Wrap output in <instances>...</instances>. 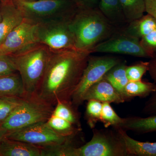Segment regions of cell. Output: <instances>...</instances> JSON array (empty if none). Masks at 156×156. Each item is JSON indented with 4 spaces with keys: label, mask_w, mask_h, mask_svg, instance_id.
<instances>
[{
    "label": "cell",
    "mask_w": 156,
    "mask_h": 156,
    "mask_svg": "<svg viewBox=\"0 0 156 156\" xmlns=\"http://www.w3.org/2000/svg\"><path fill=\"white\" fill-rule=\"evenodd\" d=\"M91 53L89 50L75 48L51 50L36 96L54 107L58 101L72 102Z\"/></svg>",
    "instance_id": "1"
},
{
    "label": "cell",
    "mask_w": 156,
    "mask_h": 156,
    "mask_svg": "<svg viewBox=\"0 0 156 156\" xmlns=\"http://www.w3.org/2000/svg\"><path fill=\"white\" fill-rule=\"evenodd\" d=\"M69 25L75 37V48L91 52L95 46L119 30L97 8L77 5L70 18Z\"/></svg>",
    "instance_id": "2"
},
{
    "label": "cell",
    "mask_w": 156,
    "mask_h": 156,
    "mask_svg": "<svg viewBox=\"0 0 156 156\" xmlns=\"http://www.w3.org/2000/svg\"><path fill=\"white\" fill-rule=\"evenodd\" d=\"M51 50L37 43L10 55L22 80L26 97L36 95L44 76Z\"/></svg>",
    "instance_id": "3"
},
{
    "label": "cell",
    "mask_w": 156,
    "mask_h": 156,
    "mask_svg": "<svg viewBox=\"0 0 156 156\" xmlns=\"http://www.w3.org/2000/svg\"><path fill=\"white\" fill-rule=\"evenodd\" d=\"M112 128H93L91 140L79 147L70 148L67 156H128L124 139Z\"/></svg>",
    "instance_id": "4"
},
{
    "label": "cell",
    "mask_w": 156,
    "mask_h": 156,
    "mask_svg": "<svg viewBox=\"0 0 156 156\" xmlns=\"http://www.w3.org/2000/svg\"><path fill=\"white\" fill-rule=\"evenodd\" d=\"M23 18L40 23L71 17L77 5L73 0H13Z\"/></svg>",
    "instance_id": "5"
},
{
    "label": "cell",
    "mask_w": 156,
    "mask_h": 156,
    "mask_svg": "<svg viewBox=\"0 0 156 156\" xmlns=\"http://www.w3.org/2000/svg\"><path fill=\"white\" fill-rule=\"evenodd\" d=\"M53 105L40 100L35 95L23 98L0 128L7 132L36 123L47 122L53 114Z\"/></svg>",
    "instance_id": "6"
},
{
    "label": "cell",
    "mask_w": 156,
    "mask_h": 156,
    "mask_svg": "<svg viewBox=\"0 0 156 156\" xmlns=\"http://www.w3.org/2000/svg\"><path fill=\"white\" fill-rule=\"evenodd\" d=\"M80 135L70 136H61L53 131L47 122H44L8 132L5 136L44 148L78 141Z\"/></svg>",
    "instance_id": "7"
},
{
    "label": "cell",
    "mask_w": 156,
    "mask_h": 156,
    "mask_svg": "<svg viewBox=\"0 0 156 156\" xmlns=\"http://www.w3.org/2000/svg\"><path fill=\"white\" fill-rule=\"evenodd\" d=\"M70 17L37 23L38 43L45 45L51 50L75 48V37L69 25Z\"/></svg>",
    "instance_id": "8"
},
{
    "label": "cell",
    "mask_w": 156,
    "mask_h": 156,
    "mask_svg": "<svg viewBox=\"0 0 156 156\" xmlns=\"http://www.w3.org/2000/svg\"><path fill=\"white\" fill-rule=\"evenodd\" d=\"M122 60L112 56H89L87 66L75 92L72 102L76 107L80 106L87 90L93 84L102 79L107 73Z\"/></svg>",
    "instance_id": "9"
},
{
    "label": "cell",
    "mask_w": 156,
    "mask_h": 156,
    "mask_svg": "<svg viewBox=\"0 0 156 156\" xmlns=\"http://www.w3.org/2000/svg\"><path fill=\"white\" fill-rule=\"evenodd\" d=\"M92 53H114L151 58L137 38L119 30L111 37L95 46Z\"/></svg>",
    "instance_id": "10"
},
{
    "label": "cell",
    "mask_w": 156,
    "mask_h": 156,
    "mask_svg": "<svg viewBox=\"0 0 156 156\" xmlns=\"http://www.w3.org/2000/svg\"><path fill=\"white\" fill-rule=\"evenodd\" d=\"M37 23L24 18L0 44V55H11L38 43Z\"/></svg>",
    "instance_id": "11"
},
{
    "label": "cell",
    "mask_w": 156,
    "mask_h": 156,
    "mask_svg": "<svg viewBox=\"0 0 156 156\" xmlns=\"http://www.w3.org/2000/svg\"><path fill=\"white\" fill-rule=\"evenodd\" d=\"M89 100L110 104L126 102L119 92L104 77L91 86L84 94L83 102Z\"/></svg>",
    "instance_id": "12"
},
{
    "label": "cell",
    "mask_w": 156,
    "mask_h": 156,
    "mask_svg": "<svg viewBox=\"0 0 156 156\" xmlns=\"http://www.w3.org/2000/svg\"><path fill=\"white\" fill-rule=\"evenodd\" d=\"M0 44L12 30L20 24L24 19L22 13L14 5L13 1L0 2Z\"/></svg>",
    "instance_id": "13"
},
{
    "label": "cell",
    "mask_w": 156,
    "mask_h": 156,
    "mask_svg": "<svg viewBox=\"0 0 156 156\" xmlns=\"http://www.w3.org/2000/svg\"><path fill=\"white\" fill-rule=\"evenodd\" d=\"M0 156H41V148L5 136L0 142Z\"/></svg>",
    "instance_id": "14"
},
{
    "label": "cell",
    "mask_w": 156,
    "mask_h": 156,
    "mask_svg": "<svg viewBox=\"0 0 156 156\" xmlns=\"http://www.w3.org/2000/svg\"><path fill=\"white\" fill-rule=\"evenodd\" d=\"M115 128L138 134L156 132V115H151L145 118L132 116L122 118V122Z\"/></svg>",
    "instance_id": "15"
},
{
    "label": "cell",
    "mask_w": 156,
    "mask_h": 156,
    "mask_svg": "<svg viewBox=\"0 0 156 156\" xmlns=\"http://www.w3.org/2000/svg\"><path fill=\"white\" fill-rule=\"evenodd\" d=\"M97 8L118 29H122L128 24L119 0H99Z\"/></svg>",
    "instance_id": "16"
},
{
    "label": "cell",
    "mask_w": 156,
    "mask_h": 156,
    "mask_svg": "<svg viewBox=\"0 0 156 156\" xmlns=\"http://www.w3.org/2000/svg\"><path fill=\"white\" fill-rule=\"evenodd\" d=\"M117 129L125 141L128 156H156V142H141L132 138L127 131Z\"/></svg>",
    "instance_id": "17"
},
{
    "label": "cell",
    "mask_w": 156,
    "mask_h": 156,
    "mask_svg": "<svg viewBox=\"0 0 156 156\" xmlns=\"http://www.w3.org/2000/svg\"><path fill=\"white\" fill-rule=\"evenodd\" d=\"M155 29L156 20L147 14L139 19L129 23L121 30L140 40Z\"/></svg>",
    "instance_id": "18"
},
{
    "label": "cell",
    "mask_w": 156,
    "mask_h": 156,
    "mask_svg": "<svg viewBox=\"0 0 156 156\" xmlns=\"http://www.w3.org/2000/svg\"><path fill=\"white\" fill-rule=\"evenodd\" d=\"M0 95L26 97L19 73L0 76Z\"/></svg>",
    "instance_id": "19"
},
{
    "label": "cell",
    "mask_w": 156,
    "mask_h": 156,
    "mask_svg": "<svg viewBox=\"0 0 156 156\" xmlns=\"http://www.w3.org/2000/svg\"><path fill=\"white\" fill-rule=\"evenodd\" d=\"M127 66L125 62L122 61L110 69L104 76L119 92L126 101L125 87L129 82L126 73Z\"/></svg>",
    "instance_id": "20"
},
{
    "label": "cell",
    "mask_w": 156,
    "mask_h": 156,
    "mask_svg": "<svg viewBox=\"0 0 156 156\" xmlns=\"http://www.w3.org/2000/svg\"><path fill=\"white\" fill-rule=\"evenodd\" d=\"M156 92L154 83L143 81H129L125 87V95L126 101L135 97L144 98Z\"/></svg>",
    "instance_id": "21"
},
{
    "label": "cell",
    "mask_w": 156,
    "mask_h": 156,
    "mask_svg": "<svg viewBox=\"0 0 156 156\" xmlns=\"http://www.w3.org/2000/svg\"><path fill=\"white\" fill-rule=\"evenodd\" d=\"M78 108L72 102L58 101L52 115L66 120L78 128H82L80 115Z\"/></svg>",
    "instance_id": "22"
},
{
    "label": "cell",
    "mask_w": 156,
    "mask_h": 156,
    "mask_svg": "<svg viewBox=\"0 0 156 156\" xmlns=\"http://www.w3.org/2000/svg\"><path fill=\"white\" fill-rule=\"evenodd\" d=\"M126 21L132 22L142 17L145 11V0H119Z\"/></svg>",
    "instance_id": "23"
},
{
    "label": "cell",
    "mask_w": 156,
    "mask_h": 156,
    "mask_svg": "<svg viewBox=\"0 0 156 156\" xmlns=\"http://www.w3.org/2000/svg\"><path fill=\"white\" fill-rule=\"evenodd\" d=\"M50 128L57 134L64 136L80 134L82 128H79L66 120L52 115L47 122Z\"/></svg>",
    "instance_id": "24"
},
{
    "label": "cell",
    "mask_w": 156,
    "mask_h": 156,
    "mask_svg": "<svg viewBox=\"0 0 156 156\" xmlns=\"http://www.w3.org/2000/svg\"><path fill=\"white\" fill-rule=\"evenodd\" d=\"M23 98L17 96L0 95V126L21 103Z\"/></svg>",
    "instance_id": "25"
},
{
    "label": "cell",
    "mask_w": 156,
    "mask_h": 156,
    "mask_svg": "<svg viewBox=\"0 0 156 156\" xmlns=\"http://www.w3.org/2000/svg\"><path fill=\"white\" fill-rule=\"evenodd\" d=\"M102 108V102L95 100L87 101L85 118L91 129L95 128L96 124L100 122Z\"/></svg>",
    "instance_id": "26"
},
{
    "label": "cell",
    "mask_w": 156,
    "mask_h": 156,
    "mask_svg": "<svg viewBox=\"0 0 156 156\" xmlns=\"http://www.w3.org/2000/svg\"><path fill=\"white\" fill-rule=\"evenodd\" d=\"M122 118H121L117 114L111 105L110 103L108 102L102 103L100 122L103 124L105 128L118 127L122 122Z\"/></svg>",
    "instance_id": "27"
},
{
    "label": "cell",
    "mask_w": 156,
    "mask_h": 156,
    "mask_svg": "<svg viewBox=\"0 0 156 156\" xmlns=\"http://www.w3.org/2000/svg\"><path fill=\"white\" fill-rule=\"evenodd\" d=\"M149 62L140 61L131 66L126 69V73L129 81H140L145 73L148 71Z\"/></svg>",
    "instance_id": "28"
},
{
    "label": "cell",
    "mask_w": 156,
    "mask_h": 156,
    "mask_svg": "<svg viewBox=\"0 0 156 156\" xmlns=\"http://www.w3.org/2000/svg\"><path fill=\"white\" fill-rule=\"evenodd\" d=\"M140 42L151 58L156 56V29L140 39Z\"/></svg>",
    "instance_id": "29"
},
{
    "label": "cell",
    "mask_w": 156,
    "mask_h": 156,
    "mask_svg": "<svg viewBox=\"0 0 156 156\" xmlns=\"http://www.w3.org/2000/svg\"><path fill=\"white\" fill-rule=\"evenodd\" d=\"M17 72L10 55H0V76L9 75Z\"/></svg>",
    "instance_id": "30"
},
{
    "label": "cell",
    "mask_w": 156,
    "mask_h": 156,
    "mask_svg": "<svg viewBox=\"0 0 156 156\" xmlns=\"http://www.w3.org/2000/svg\"><path fill=\"white\" fill-rule=\"evenodd\" d=\"M142 113L149 115H156V92L152 93L149 99L146 102Z\"/></svg>",
    "instance_id": "31"
},
{
    "label": "cell",
    "mask_w": 156,
    "mask_h": 156,
    "mask_svg": "<svg viewBox=\"0 0 156 156\" xmlns=\"http://www.w3.org/2000/svg\"><path fill=\"white\" fill-rule=\"evenodd\" d=\"M145 11L156 20V0H145Z\"/></svg>",
    "instance_id": "32"
},
{
    "label": "cell",
    "mask_w": 156,
    "mask_h": 156,
    "mask_svg": "<svg viewBox=\"0 0 156 156\" xmlns=\"http://www.w3.org/2000/svg\"><path fill=\"white\" fill-rule=\"evenodd\" d=\"M79 7L97 8L99 0H73Z\"/></svg>",
    "instance_id": "33"
},
{
    "label": "cell",
    "mask_w": 156,
    "mask_h": 156,
    "mask_svg": "<svg viewBox=\"0 0 156 156\" xmlns=\"http://www.w3.org/2000/svg\"><path fill=\"white\" fill-rule=\"evenodd\" d=\"M149 69L148 72L149 73L152 79L153 80L154 83L156 85V56L149 62Z\"/></svg>",
    "instance_id": "34"
},
{
    "label": "cell",
    "mask_w": 156,
    "mask_h": 156,
    "mask_svg": "<svg viewBox=\"0 0 156 156\" xmlns=\"http://www.w3.org/2000/svg\"><path fill=\"white\" fill-rule=\"evenodd\" d=\"M8 132L7 131L3 130L2 128H0V142L2 141L3 138L5 136L6 134Z\"/></svg>",
    "instance_id": "35"
},
{
    "label": "cell",
    "mask_w": 156,
    "mask_h": 156,
    "mask_svg": "<svg viewBox=\"0 0 156 156\" xmlns=\"http://www.w3.org/2000/svg\"><path fill=\"white\" fill-rule=\"evenodd\" d=\"M13 0H0V2L2 3H6L12 2Z\"/></svg>",
    "instance_id": "36"
},
{
    "label": "cell",
    "mask_w": 156,
    "mask_h": 156,
    "mask_svg": "<svg viewBox=\"0 0 156 156\" xmlns=\"http://www.w3.org/2000/svg\"><path fill=\"white\" fill-rule=\"evenodd\" d=\"M21 1H26V2H31V1H36V0H21Z\"/></svg>",
    "instance_id": "37"
},
{
    "label": "cell",
    "mask_w": 156,
    "mask_h": 156,
    "mask_svg": "<svg viewBox=\"0 0 156 156\" xmlns=\"http://www.w3.org/2000/svg\"><path fill=\"white\" fill-rule=\"evenodd\" d=\"M1 13H0V21H1Z\"/></svg>",
    "instance_id": "38"
},
{
    "label": "cell",
    "mask_w": 156,
    "mask_h": 156,
    "mask_svg": "<svg viewBox=\"0 0 156 156\" xmlns=\"http://www.w3.org/2000/svg\"></svg>",
    "instance_id": "39"
}]
</instances>
